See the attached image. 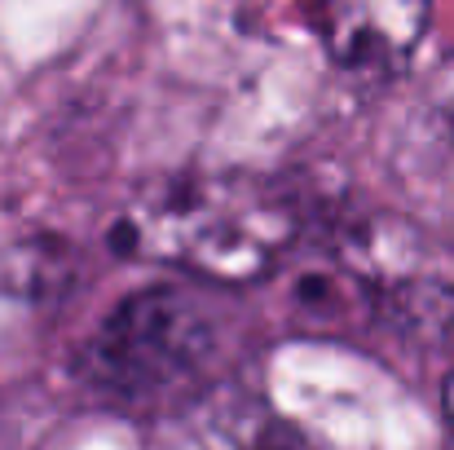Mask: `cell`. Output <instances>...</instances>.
I'll return each mask as SVG.
<instances>
[{"instance_id": "6da1fadb", "label": "cell", "mask_w": 454, "mask_h": 450, "mask_svg": "<svg viewBox=\"0 0 454 450\" xmlns=\"http://www.w3.org/2000/svg\"><path fill=\"white\" fill-rule=\"evenodd\" d=\"M296 239V208L252 177H176L124 217V248L207 283H252L278 270Z\"/></svg>"}, {"instance_id": "7a4b0ae2", "label": "cell", "mask_w": 454, "mask_h": 450, "mask_svg": "<svg viewBox=\"0 0 454 450\" xmlns=\"http://www.w3.org/2000/svg\"><path fill=\"white\" fill-rule=\"evenodd\" d=\"M216 358L221 322L185 288H151L129 296L89 344L98 389L146 415L203 402Z\"/></svg>"}, {"instance_id": "3957f363", "label": "cell", "mask_w": 454, "mask_h": 450, "mask_svg": "<svg viewBox=\"0 0 454 450\" xmlns=\"http://www.w3.org/2000/svg\"><path fill=\"white\" fill-rule=\"evenodd\" d=\"M313 27L335 67L393 75L428 31V0H317Z\"/></svg>"}, {"instance_id": "277c9868", "label": "cell", "mask_w": 454, "mask_h": 450, "mask_svg": "<svg viewBox=\"0 0 454 450\" xmlns=\"http://www.w3.org/2000/svg\"><path fill=\"white\" fill-rule=\"evenodd\" d=\"M181 450H322L261 402H207Z\"/></svg>"}, {"instance_id": "5b68a950", "label": "cell", "mask_w": 454, "mask_h": 450, "mask_svg": "<svg viewBox=\"0 0 454 450\" xmlns=\"http://www.w3.org/2000/svg\"><path fill=\"white\" fill-rule=\"evenodd\" d=\"M442 402H446V424H450V433H454V375L446 380V398Z\"/></svg>"}]
</instances>
